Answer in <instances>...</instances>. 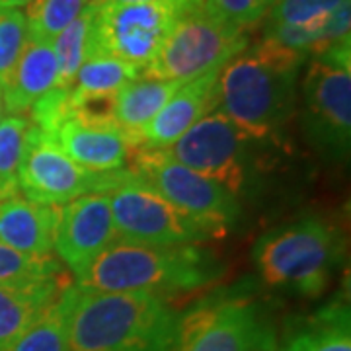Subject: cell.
I'll return each mask as SVG.
<instances>
[{
    "label": "cell",
    "instance_id": "8",
    "mask_svg": "<svg viewBox=\"0 0 351 351\" xmlns=\"http://www.w3.org/2000/svg\"><path fill=\"white\" fill-rule=\"evenodd\" d=\"M127 168L143 184H147L182 213L225 232L240 215V203L234 193L213 180L193 172L178 162L168 151L137 149L131 151Z\"/></svg>",
    "mask_w": 351,
    "mask_h": 351
},
{
    "label": "cell",
    "instance_id": "19",
    "mask_svg": "<svg viewBox=\"0 0 351 351\" xmlns=\"http://www.w3.org/2000/svg\"><path fill=\"white\" fill-rule=\"evenodd\" d=\"M180 86L182 82L141 75L115 94V123L123 131L129 145Z\"/></svg>",
    "mask_w": 351,
    "mask_h": 351
},
{
    "label": "cell",
    "instance_id": "16",
    "mask_svg": "<svg viewBox=\"0 0 351 351\" xmlns=\"http://www.w3.org/2000/svg\"><path fill=\"white\" fill-rule=\"evenodd\" d=\"M69 285L64 276L0 283V351L34 326Z\"/></svg>",
    "mask_w": 351,
    "mask_h": 351
},
{
    "label": "cell",
    "instance_id": "29",
    "mask_svg": "<svg viewBox=\"0 0 351 351\" xmlns=\"http://www.w3.org/2000/svg\"><path fill=\"white\" fill-rule=\"evenodd\" d=\"M343 0H277L269 10V24H306L326 18Z\"/></svg>",
    "mask_w": 351,
    "mask_h": 351
},
{
    "label": "cell",
    "instance_id": "2",
    "mask_svg": "<svg viewBox=\"0 0 351 351\" xmlns=\"http://www.w3.org/2000/svg\"><path fill=\"white\" fill-rule=\"evenodd\" d=\"M180 328L182 314L164 297L76 287L69 351H176Z\"/></svg>",
    "mask_w": 351,
    "mask_h": 351
},
{
    "label": "cell",
    "instance_id": "30",
    "mask_svg": "<svg viewBox=\"0 0 351 351\" xmlns=\"http://www.w3.org/2000/svg\"><path fill=\"white\" fill-rule=\"evenodd\" d=\"M351 41V0H343L336 10H332L320 32L311 57L322 55L328 49Z\"/></svg>",
    "mask_w": 351,
    "mask_h": 351
},
{
    "label": "cell",
    "instance_id": "22",
    "mask_svg": "<svg viewBox=\"0 0 351 351\" xmlns=\"http://www.w3.org/2000/svg\"><path fill=\"white\" fill-rule=\"evenodd\" d=\"M141 75L143 69L137 64L113 57H88L76 73L71 92L78 96H115Z\"/></svg>",
    "mask_w": 351,
    "mask_h": 351
},
{
    "label": "cell",
    "instance_id": "17",
    "mask_svg": "<svg viewBox=\"0 0 351 351\" xmlns=\"http://www.w3.org/2000/svg\"><path fill=\"white\" fill-rule=\"evenodd\" d=\"M59 207L39 205L25 197L0 201V242L29 256H53Z\"/></svg>",
    "mask_w": 351,
    "mask_h": 351
},
{
    "label": "cell",
    "instance_id": "6",
    "mask_svg": "<svg viewBox=\"0 0 351 351\" xmlns=\"http://www.w3.org/2000/svg\"><path fill=\"white\" fill-rule=\"evenodd\" d=\"M306 137L332 158H346L351 145V41L313 57L302 80Z\"/></svg>",
    "mask_w": 351,
    "mask_h": 351
},
{
    "label": "cell",
    "instance_id": "27",
    "mask_svg": "<svg viewBox=\"0 0 351 351\" xmlns=\"http://www.w3.org/2000/svg\"><path fill=\"white\" fill-rule=\"evenodd\" d=\"M27 22L18 8H0V82L10 75L27 43Z\"/></svg>",
    "mask_w": 351,
    "mask_h": 351
},
{
    "label": "cell",
    "instance_id": "28",
    "mask_svg": "<svg viewBox=\"0 0 351 351\" xmlns=\"http://www.w3.org/2000/svg\"><path fill=\"white\" fill-rule=\"evenodd\" d=\"M276 2L277 0H205L203 6L217 18L246 32L248 27L262 22Z\"/></svg>",
    "mask_w": 351,
    "mask_h": 351
},
{
    "label": "cell",
    "instance_id": "25",
    "mask_svg": "<svg viewBox=\"0 0 351 351\" xmlns=\"http://www.w3.org/2000/svg\"><path fill=\"white\" fill-rule=\"evenodd\" d=\"M92 14H94V8L88 4L84 12L51 41L55 59H57V71H59V84H57L59 88H66V90L73 88L76 73L86 59L88 29L92 22Z\"/></svg>",
    "mask_w": 351,
    "mask_h": 351
},
{
    "label": "cell",
    "instance_id": "9",
    "mask_svg": "<svg viewBox=\"0 0 351 351\" xmlns=\"http://www.w3.org/2000/svg\"><path fill=\"white\" fill-rule=\"evenodd\" d=\"M117 239L138 244H199L223 234L213 226L182 213L127 170L125 180L110 193Z\"/></svg>",
    "mask_w": 351,
    "mask_h": 351
},
{
    "label": "cell",
    "instance_id": "33",
    "mask_svg": "<svg viewBox=\"0 0 351 351\" xmlns=\"http://www.w3.org/2000/svg\"><path fill=\"white\" fill-rule=\"evenodd\" d=\"M32 0H0V8H20Z\"/></svg>",
    "mask_w": 351,
    "mask_h": 351
},
{
    "label": "cell",
    "instance_id": "24",
    "mask_svg": "<svg viewBox=\"0 0 351 351\" xmlns=\"http://www.w3.org/2000/svg\"><path fill=\"white\" fill-rule=\"evenodd\" d=\"M90 0H32L25 4L27 36L51 43L66 25L84 12Z\"/></svg>",
    "mask_w": 351,
    "mask_h": 351
},
{
    "label": "cell",
    "instance_id": "34",
    "mask_svg": "<svg viewBox=\"0 0 351 351\" xmlns=\"http://www.w3.org/2000/svg\"><path fill=\"white\" fill-rule=\"evenodd\" d=\"M2 113H4V101H2V82H0V119H2Z\"/></svg>",
    "mask_w": 351,
    "mask_h": 351
},
{
    "label": "cell",
    "instance_id": "5",
    "mask_svg": "<svg viewBox=\"0 0 351 351\" xmlns=\"http://www.w3.org/2000/svg\"><path fill=\"white\" fill-rule=\"evenodd\" d=\"M250 45L248 34L217 18L205 6L180 16L143 76L189 82L225 66Z\"/></svg>",
    "mask_w": 351,
    "mask_h": 351
},
{
    "label": "cell",
    "instance_id": "15",
    "mask_svg": "<svg viewBox=\"0 0 351 351\" xmlns=\"http://www.w3.org/2000/svg\"><path fill=\"white\" fill-rule=\"evenodd\" d=\"M45 135L71 160L94 172L123 170L133 151L123 131L117 127L86 125L76 119L73 110L51 127Z\"/></svg>",
    "mask_w": 351,
    "mask_h": 351
},
{
    "label": "cell",
    "instance_id": "32",
    "mask_svg": "<svg viewBox=\"0 0 351 351\" xmlns=\"http://www.w3.org/2000/svg\"><path fill=\"white\" fill-rule=\"evenodd\" d=\"M256 351H285V348L277 341L276 334H271Z\"/></svg>",
    "mask_w": 351,
    "mask_h": 351
},
{
    "label": "cell",
    "instance_id": "11",
    "mask_svg": "<svg viewBox=\"0 0 351 351\" xmlns=\"http://www.w3.org/2000/svg\"><path fill=\"white\" fill-rule=\"evenodd\" d=\"M271 334L256 302L219 295L182 314L176 351H256Z\"/></svg>",
    "mask_w": 351,
    "mask_h": 351
},
{
    "label": "cell",
    "instance_id": "7",
    "mask_svg": "<svg viewBox=\"0 0 351 351\" xmlns=\"http://www.w3.org/2000/svg\"><path fill=\"white\" fill-rule=\"evenodd\" d=\"M92 8L86 59L113 57L141 69L151 63L180 16L186 14L172 2L104 4Z\"/></svg>",
    "mask_w": 351,
    "mask_h": 351
},
{
    "label": "cell",
    "instance_id": "4",
    "mask_svg": "<svg viewBox=\"0 0 351 351\" xmlns=\"http://www.w3.org/2000/svg\"><path fill=\"white\" fill-rule=\"evenodd\" d=\"M252 258L269 287L318 297L341 263L343 239L326 219L306 217L265 232L254 244Z\"/></svg>",
    "mask_w": 351,
    "mask_h": 351
},
{
    "label": "cell",
    "instance_id": "12",
    "mask_svg": "<svg viewBox=\"0 0 351 351\" xmlns=\"http://www.w3.org/2000/svg\"><path fill=\"white\" fill-rule=\"evenodd\" d=\"M246 137L219 110L201 117L195 125L170 145L168 151L178 162L221 184L239 195L246 184Z\"/></svg>",
    "mask_w": 351,
    "mask_h": 351
},
{
    "label": "cell",
    "instance_id": "18",
    "mask_svg": "<svg viewBox=\"0 0 351 351\" xmlns=\"http://www.w3.org/2000/svg\"><path fill=\"white\" fill-rule=\"evenodd\" d=\"M59 84V71L53 45L27 38L20 59L2 82L4 110L10 115H22Z\"/></svg>",
    "mask_w": 351,
    "mask_h": 351
},
{
    "label": "cell",
    "instance_id": "23",
    "mask_svg": "<svg viewBox=\"0 0 351 351\" xmlns=\"http://www.w3.org/2000/svg\"><path fill=\"white\" fill-rule=\"evenodd\" d=\"M32 121L24 115H8L0 119V201L20 193L18 170Z\"/></svg>",
    "mask_w": 351,
    "mask_h": 351
},
{
    "label": "cell",
    "instance_id": "13",
    "mask_svg": "<svg viewBox=\"0 0 351 351\" xmlns=\"http://www.w3.org/2000/svg\"><path fill=\"white\" fill-rule=\"evenodd\" d=\"M117 240L112 203L108 193H90L59 207V225L53 252L59 254L64 267L82 276L94 260Z\"/></svg>",
    "mask_w": 351,
    "mask_h": 351
},
{
    "label": "cell",
    "instance_id": "20",
    "mask_svg": "<svg viewBox=\"0 0 351 351\" xmlns=\"http://www.w3.org/2000/svg\"><path fill=\"white\" fill-rule=\"evenodd\" d=\"M285 351H351L350 308L334 301L295 326L283 343Z\"/></svg>",
    "mask_w": 351,
    "mask_h": 351
},
{
    "label": "cell",
    "instance_id": "31",
    "mask_svg": "<svg viewBox=\"0 0 351 351\" xmlns=\"http://www.w3.org/2000/svg\"><path fill=\"white\" fill-rule=\"evenodd\" d=\"M138 2H172L178 4L184 12L197 10L205 4V0H90L92 6H104V4H138Z\"/></svg>",
    "mask_w": 351,
    "mask_h": 351
},
{
    "label": "cell",
    "instance_id": "1",
    "mask_svg": "<svg viewBox=\"0 0 351 351\" xmlns=\"http://www.w3.org/2000/svg\"><path fill=\"white\" fill-rule=\"evenodd\" d=\"M306 57L269 38L246 47L219 71L215 110L248 138H271L295 112L297 76Z\"/></svg>",
    "mask_w": 351,
    "mask_h": 351
},
{
    "label": "cell",
    "instance_id": "3",
    "mask_svg": "<svg viewBox=\"0 0 351 351\" xmlns=\"http://www.w3.org/2000/svg\"><path fill=\"white\" fill-rule=\"evenodd\" d=\"M219 276L221 262L197 244L156 246L117 239L75 285L96 293H147L168 299L205 287Z\"/></svg>",
    "mask_w": 351,
    "mask_h": 351
},
{
    "label": "cell",
    "instance_id": "26",
    "mask_svg": "<svg viewBox=\"0 0 351 351\" xmlns=\"http://www.w3.org/2000/svg\"><path fill=\"white\" fill-rule=\"evenodd\" d=\"M57 276H64V269L53 256H29L0 242V283Z\"/></svg>",
    "mask_w": 351,
    "mask_h": 351
},
{
    "label": "cell",
    "instance_id": "10",
    "mask_svg": "<svg viewBox=\"0 0 351 351\" xmlns=\"http://www.w3.org/2000/svg\"><path fill=\"white\" fill-rule=\"evenodd\" d=\"M125 176L127 168L113 172L82 168L32 123L18 170V186L27 201L61 207L82 195L110 193L125 180Z\"/></svg>",
    "mask_w": 351,
    "mask_h": 351
},
{
    "label": "cell",
    "instance_id": "14",
    "mask_svg": "<svg viewBox=\"0 0 351 351\" xmlns=\"http://www.w3.org/2000/svg\"><path fill=\"white\" fill-rule=\"evenodd\" d=\"M221 69L205 73L178 88L174 96L164 104L162 110L138 131L131 143V149H168L201 117L213 112L217 101V78Z\"/></svg>",
    "mask_w": 351,
    "mask_h": 351
},
{
    "label": "cell",
    "instance_id": "21",
    "mask_svg": "<svg viewBox=\"0 0 351 351\" xmlns=\"http://www.w3.org/2000/svg\"><path fill=\"white\" fill-rule=\"evenodd\" d=\"M75 293V283H71L38 322L27 328L4 351H69V328H71Z\"/></svg>",
    "mask_w": 351,
    "mask_h": 351
}]
</instances>
